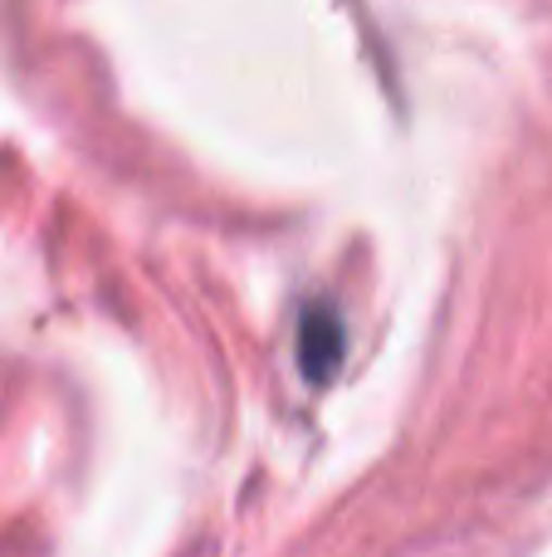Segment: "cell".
<instances>
[{
    "mask_svg": "<svg viewBox=\"0 0 552 557\" xmlns=\"http://www.w3.org/2000/svg\"><path fill=\"white\" fill-rule=\"evenodd\" d=\"M342 352H348V333H342V318L333 304H313L303 313V327H299V362L313 382L338 372Z\"/></svg>",
    "mask_w": 552,
    "mask_h": 557,
    "instance_id": "1",
    "label": "cell"
}]
</instances>
